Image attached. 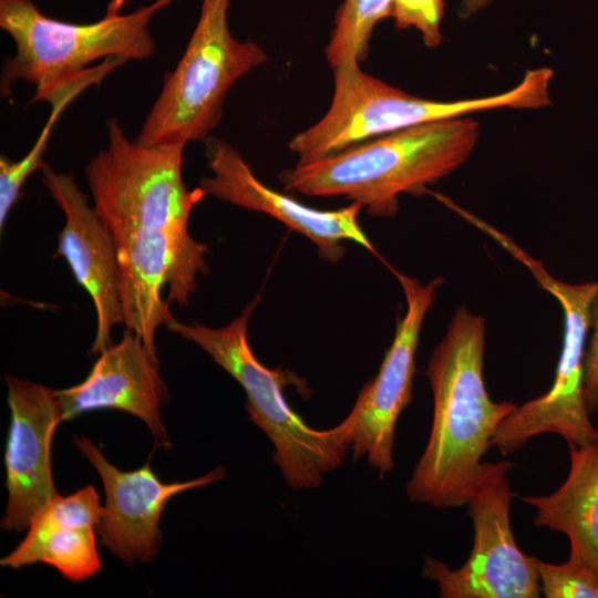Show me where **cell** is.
Wrapping results in <instances>:
<instances>
[{"mask_svg": "<svg viewBox=\"0 0 598 598\" xmlns=\"http://www.w3.org/2000/svg\"><path fill=\"white\" fill-rule=\"evenodd\" d=\"M395 275L405 296V313L378 374L361 388L351 411L339 424L353 460L367 457L381 476L393 470L394 432L400 414L412 400L420 330L443 283L442 278L424 285L406 275Z\"/></svg>", "mask_w": 598, "mask_h": 598, "instance_id": "cell-11", "label": "cell"}, {"mask_svg": "<svg viewBox=\"0 0 598 598\" xmlns=\"http://www.w3.org/2000/svg\"><path fill=\"white\" fill-rule=\"evenodd\" d=\"M392 16V0H344L326 47L331 69L364 61L374 27Z\"/></svg>", "mask_w": 598, "mask_h": 598, "instance_id": "cell-19", "label": "cell"}, {"mask_svg": "<svg viewBox=\"0 0 598 598\" xmlns=\"http://www.w3.org/2000/svg\"><path fill=\"white\" fill-rule=\"evenodd\" d=\"M513 464L493 463L467 502L474 545L464 565L451 569L426 557L422 577L434 580L442 598H538L542 594L533 557L517 546L509 519Z\"/></svg>", "mask_w": 598, "mask_h": 598, "instance_id": "cell-9", "label": "cell"}, {"mask_svg": "<svg viewBox=\"0 0 598 598\" xmlns=\"http://www.w3.org/2000/svg\"><path fill=\"white\" fill-rule=\"evenodd\" d=\"M570 468L551 494L523 496L535 508L534 525L565 534L570 553L598 575V441L568 444Z\"/></svg>", "mask_w": 598, "mask_h": 598, "instance_id": "cell-18", "label": "cell"}, {"mask_svg": "<svg viewBox=\"0 0 598 598\" xmlns=\"http://www.w3.org/2000/svg\"><path fill=\"white\" fill-rule=\"evenodd\" d=\"M158 363L143 340L126 329L95 361L89 375L74 386L56 390L63 421L95 410H121L141 419L161 446H169L161 405L168 391Z\"/></svg>", "mask_w": 598, "mask_h": 598, "instance_id": "cell-16", "label": "cell"}, {"mask_svg": "<svg viewBox=\"0 0 598 598\" xmlns=\"http://www.w3.org/2000/svg\"><path fill=\"white\" fill-rule=\"evenodd\" d=\"M540 591L546 598H598V575L576 555L566 563L550 564L533 556Z\"/></svg>", "mask_w": 598, "mask_h": 598, "instance_id": "cell-20", "label": "cell"}, {"mask_svg": "<svg viewBox=\"0 0 598 598\" xmlns=\"http://www.w3.org/2000/svg\"><path fill=\"white\" fill-rule=\"evenodd\" d=\"M74 443L96 468L104 485L105 506L96 526L101 544L115 557L133 566L150 563L161 542L159 519L166 503L175 495L209 485L226 475L224 467L186 482L163 483L147 462L141 468L124 472L111 464L101 451L83 435Z\"/></svg>", "mask_w": 598, "mask_h": 598, "instance_id": "cell-13", "label": "cell"}, {"mask_svg": "<svg viewBox=\"0 0 598 598\" xmlns=\"http://www.w3.org/2000/svg\"><path fill=\"white\" fill-rule=\"evenodd\" d=\"M131 0H111L106 7V13L107 16H116L120 14V11L123 9V7L130 2Z\"/></svg>", "mask_w": 598, "mask_h": 598, "instance_id": "cell-24", "label": "cell"}, {"mask_svg": "<svg viewBox=\"0 0 598 598\" xmlns=\"http://www.w3.org/2000/svg\"><path fill=\"white\" fill-rule=\"evenodd\" d=\"M494 239L522 261L538 283L558 300L565 327L561 354L550 389L516 406L497 426L491 446L508 455L544 433L558 434L568 444L578 446L598 441V429L589 420L584 396L585 342L598 282L574 285L557 280L506 235L497 231Z\"/></svg>", "mask_w": 598, "mask_h": 598, "instance_id": "cell-8", "label": "cell"}, {"mask_svg": "<svg viewBox=\"0 0 598 598\" xmlns=\"http://www.w3.org/2000/svg\"><path fill=\"white\" fill-rule=\"evenodd\" d=\"M41 172L43 185L65 216L56 255L65 258L76 282L92 299L96 332L91 351L102 353L112 343V329L123 323L115 238L72 173L55 172L47 161Z\"/></svg>", "mask_w": 598, "mask_h": 598, "instance_id": "cell-15", "label": "cell"}, {"mask_svg": "<svg viewBox=\"0 0 598 598\" xmlns=\"http://www.w3.org/2000/svg\"><path fill=\"white\" fill-rule=\"evenodd\" d=\"M11 412L4 463L8 504L6 530H24L59 494L51 468V442L63 421L56 390L6 375Z\"/></svg>", "mask_w": 598, "mask_h": 598, "instance_id": "cell-14", "label": "cell"}, {"mask_svg": "<svg viewBox=\"0 0 598 598\" xmlns=\"http://www.w3.org/2000/svg\"><path fill=\"white\" fill-rule=\"evenodd\" d=\"M480 137L466 116L411 126L368 140L279 174L285 190L343 196L375 217H392L401 194H420L463 165Z\"/></svg>", "mask_w": 598, "mask_h": 598, "instance_id": "cell-2", "label": "cell"}, {"mask_svg": "<svg viewBox=\"0 0 598 598\" xmlns=\"http://www.w3.org/2000/svg\"><path fill=\"white\" fill-rule=\"evenodd\" d=\"M334 90L327 113L296 134L289 150L297 164L313 162L389 133L430 122L502 107L538 109L550 103L553 71L528 70L513 89L458 101L422 99L363 72L359 63L333 69Z\"/></svg>", "mask_w": 598, "mask_h": 598, "instance_id": "cell-3", "label": "cell"}, {"mask_svg": "<svg viewBox=\"0 0 598 598\" xmlns=\"http://www.w3.org/2000/svg\"><path fill=\"white\" fill-rule=\"evenodd\" d=\"M115 243L123 323L159 362L156 330L174 319L169 302L185 306L196 291L197 274L208 271L205 261L208 248L188 230L140 229Z\"/></svg>", "mask_w": 598, "mask_h": 598, "instance_id": "cell-10", "label": "cell"}, {"mask_svg": "<svg viewBox=\"0 0 598 598\" xmlns=\"http://www.w3.org/2000/svg\"><path fill=\"white\" fill-rule=\"evenodd\" d=\"M173 0H156L128 14L107 16L78 24L45 16L31 0H0V28L13 40L16 52L4 59L0 94L24 81L35 86L31 103L45 97L64 82L85 72L99 59L145 60L156 45L151 19Z\"/></svg>", "mask_w": 598, "mask_h": 598, "instance_id": "cell-5", "label": "cell"}, {"mask_svg": "<svg viewBox=\"0 0 598 598\" xmlns=\"http://www.w3.org/2000/svg\"><path fill=\"white\" fill-rule=\"evenodd\" d=\"M106 128L107 145L91 157L85 177L93 207L114 238L140 229L188 230L189 215L205 195L183 181L185 144L136 143L116 118Z\"/></svg>", "mask_w": 598, "mask_h": 598, "instance_id": "cell-7", "label": "cell"}, {"mask_svg": "<svg viewBox=\"0 0 598 598\" xmlns=\"http://www.w3.org/2000/svg\"><path fill=\"white\" fill-rule=\"evenodd\" d=\"M229 0H202L200 13L176 68L134 141L143 145L204 142L219 124L229 89L267 61L251 40L239 41L227 20Z\"/></svg>", "mask_w": 598, "mask_h": 598, "instance_id": "cell-6", "label": "cell"}, {"mask_svg": "<svg viewBox=\"0 0 598 598\" xmlns=\"http://www.w3.org/2000/svg\"><path fill=\"white\" fill-rule=\"evenodd\" d=\"M258 301L256 298L249 302L220 328L176 319L166 327L199 346L243 386L248 417L274 444L272 462L287 485L292 489L318 488L324 475L341 465L349 446L339 424L328 430L309 426L283 395L291 373L266 367L252 352L247 330Z\"/></svg>", "mask_w": 598, "mask_h": 598, "instance_id": "cell-4", "label": "cell"}, {"mask_svg": "<svg viewBox=\"0 0 598 598\" xmlns=\"http://www.w3.org/2000/svg\"><path fill=\"white\" fill-rule=\"evenodd\" d=\"M491 0H463L461 12L462 14L468 17L475 11L484 8Z\"/></svg>", "mask_w": 598, "mask_h": 598, "instance_id": "cell-23", "label": "cell"}, {"mask_svg": "<svg viewBox=\"0 0 598 598\" xmlns=\"http://www.w3.org/2000/svg\"><path fill=\"white\" fill-rule=\"evenodd\" d=\"M104 507L94 486L58 495L30 523L19 546L0 561L21 568L35 563L51 565L71 581H82L101 569L95 532Z\"/></svg>", "mask_w": 598, "mask_h": 598, "instance_id": "cell-17", "label": "cell"}, {"mask_svg": "<svg viewBox=\"0 0 598 598\" xmlns=\"http://www.w3.org/2000/svg\"><path fill=\"white\" fill-rule=\"evenodd\" d=\"M443 0H392V18L399 30L415 28L431 49L442 42Z\"/></svg>", "mask_w": 598, "mask_h": 598, "instance_id": "cell-21", "label": "cell"}, {"mask_svg": "<svg viewBox=\"0 0 598 598\" xmlns=\"http://www.w3.org/2000/svg\"><path fill=\"white\" fill-rule=\"evenodd\" d=\"M485 319L465 307L455 311L426 369L433 421L426 447L405 492L435 508L467 504L493 466L482 462L499 423L517 405L493 401L483 379Z\"/></svg>", "mask_w": 598, "mask_h": 598, "instance_id": "cell-1", "label": "cell"}, {"mask_svg": "<svg viewBox=\"0 0 598 598\" xmlns=\"http://www.w3.org/2000/svg\"><path fill=\"white\" fill-rule=\"evenodd\" d=\"M590 326L592 333L584 359V396L589 413L598 410V292L591 306Z\"/></svg>", "mask_w": 598, "mask_h": 598, "instance_id": "cell-22", "label": "cell"}, {"mask_svg": "<svg viewBox=\"0 0 598 598\" xmlns=\"http://www.w3.org/2000/svg\"><path fill=\"white\" fill-rule=\"evenodd\" d=\"M203 143L212 172L199 182L198 187L205 196L274 217L308 237L318 247L320 256L330 262H338L344 256L343 243L348 240L375 251L358 220L362 209L360 204L351 203L334 210L306 206L259 181L229 142L208 136Z\"/></svg>", "mask_w": 598, "mask_h": 598, "instance_id": "cell-12", "label": "cell"}]
</instances>
